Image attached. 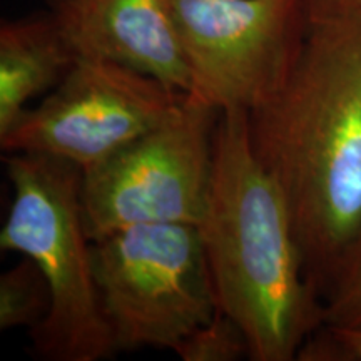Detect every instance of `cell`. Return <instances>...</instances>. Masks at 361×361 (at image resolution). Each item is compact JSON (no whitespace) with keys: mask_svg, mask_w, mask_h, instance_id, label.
I'll return each mask as SVG.
<instances>
[{"mask_svg":"<svg viewBox=\"0 0 361 361\" xmlns=\"http://www.w3.org/2000/svg\"><path fill=\"white\" fill-rule=\"evenodd\" d=\"M183 361H238L250 358L247 338L221 310L197 326L173 350Z\"/></svg>","mask_w":361,"mask_h":361,"instance_id":"cell-12","label":"cell"},{"mask_svg":"<svg viewBox=\"0 0 361 361\" xmlns=\"http://www.w3.org/2000/svg\"><path fill=\"white\" fill-rule=\"evenodd\" d=\"M252 151L281 189L323 301L361 229V13L310 24L291 78L247 112Z\"/></svg>","mask_w":361,"mask_h":361,"instance_id":"cell-1","label":"cell"},{"mask_svg":"<svg viewBox=\"0 0 361 361\" xmlns=\"http://www.w3.org/2000/svg\"><path fill=\"white\" fill-rule=\"evenodd\" d=\"M184 96L133 67L79 56L61 84L0 135V147L56 157L84 173L154 129Z\"/></svg>","mask_w":361,"mask_h":361,"instance_id":"cell-7","label":"cell"},{"mask_svg":"<svg viewBox=\"0 0 361 361\" xmlns=\"http://www.w3.org/2000/svg\"><path fill=\"white\" fill-rule=\"evenodd\" d=\"M197 229L216 305L245 331L250 360H296L323 324V301L305 273L281 189L252 151L246 111L219 114Z\"/></svg>","mask_w":361,"mask_h":361,"instance_id":"cell-2","label":"cell"},{"mask_svg":"<svg viewBox=\"0 0 361 361\" xmlns=\"http://www.w3.org/2000/svg\"><path fill=\"white\" fill-rule=\"evenodd\" d=\"M219 111L189 96L173 114L82 173L92 241L141 224H196L209 196Z\"/></svg>","mask_w":361,"mask_h":361,"instance_id":"cell-5","label":"cell"},{"mask_svg":"<svg viewBox=\"0 0 361 361\" xmlns=\"http://www.w3.org/2000/svg\"><path fill=\"white\" fill-rule=\"evenodd\" d=\"M310 24L360 16L361 0H305Z\"/></svg>","mask_w":361,"mask_h":361,"instance_id":"cell-14","label":"cell"},{"mask_svg":"<svg viewBox=\"0 0 361 361\" xmlns=\"http://www.w3.org/2000/svg\"><path fill=\"white\" fill-rule=\"evenodd\" d=\"M116 351L174 350L218 310L196 224H141L94 241Z\"/></svg>","mask_w":361,"mask_h":361,"instance_id":"cell-4","label":"cell"},{"mask_svg":"<svg viewBox=\"0 0 361 361\" xmlns=\"http://www.w3.org/2000/svg\"><path fill=\"white\" fill-rule=\"evenodd\" d=\"M51 8L0 25V135L29 109V102L51 92L78 61Z\"/></svg>","mask_w":361,"mask_h":361,"instance_id":"cell-9","label":"cell"},{"mask_svg":"<svg viewBox=\"0 0 361 361\" xmlns=\"http://www.w3.org/2000/svg\"><path fill=\"white\" fill-rule=\"evenodd\" d=\"M189 96L251 112L284 87L310 32L305 0H174Z\"/></svg>","mask_w":361,"mask_h":361,"instance_id":"cell-6","label":"cell"},{"mask_svg":"<svg viewBox=\"0 0 361 361\" xmlns=\"http://www.w3.org/2000/svg\"><path fill=\"white\" fill-rule=\"evenodd\" d=\"M323 323L361 328V229L324 288Z\"/></svg>","mask_w":361,"mask_h":361,"instance_id":"cell-11","label":"cell"},{"mask_svg":"<svg viewBox=\"0 0 361 361\" xmlns=\"http://www.w3.org/2000/svg\"><path fill=\"white\" fill-rule=\"evenodd\" d=\"M300 361H361V328L323 323L306 338Z\"/></svg>","mask_w":361,"mask_h":361,"instance_id":"cell-13","label":"cell"},{"mask_svg":"<svg viewBox=\"0 0 361 361\" xmlns=\"http://www.w3.org/2000/svg\"><path fill=\"white\" fill-rule=\"evenodd\" d=\"M174 0H47L78 56L109 59L189 92Z\"/></svg>","mask_w":361,"mask_h":361,"instance_id":"cell-8","label":"cell"},{"mask_svg":"<svg viewBox=\"0 0 361 361\" xmlns=\"http://www.w3.org/2000/svg\"><path fill=\"white\" fill-rule=\"evenodd\" d=\"M51 310V291L37 264L22 256L0 276V329H34Z\"/></svg>","mask_w":361,"mask_h":361,"instance_id":"cell-10","label":"cell"},{"mask_svg":"<svg viewBox=\"0 0 361 361\" xmlns=\"http://www.w3.org/2000/svg\"><path fill=\"white\" fill-rule=\"evenodd\" d=\"M12 202L0 231L2 251L37 264L51 291V310L30 329L34 355L47 361H101L116 351L85 228L82 171L42 154L4 157Z\"/></svg>","mask_w":361,"mask_h":361,"instance_id":"cell-3","label":"cell"}]
</instances>
